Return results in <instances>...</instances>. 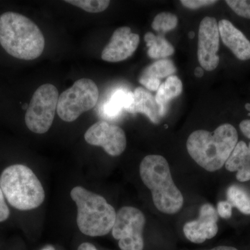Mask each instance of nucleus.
<instances>
[{
	"mask_svg": "<svg viewBox=\"0 0 250 250\" xmlns=\"http://www.w3.org/2000/svg\"><path fill=\"white\" fill-rule=\"evenodd\" d=\"M236 128L230 123L220 125L213 132L197 130L189 136L187 147L189 155L199 166L209 172L225 165L238 142Z\"/></svg>",
	"mask_w": 250,
	"mask_h": 250,
	"instance_id": "nucleus-1",
	"label": "nucleus"
},
{
	"mask_svg": "<svg viewBox=\"0 0 250 250\" xmlns=\"http://www.w3.org/2000/svg\"><path fill=\"white\" fill-rule=\"evenodd\" d=\"M0 45L10 55L31 61L39 58L45 48V38L37 24L14 12L0 16Z\"/></svg>",
	"mask_w": 250,
	"mask_h": 250,
	"instance_id": "nucleus-2",
	"label": "nucleus"
},
{
	"mask_svg": "<svg viewBox=\"0 0 250 250\" xmlns=\"http://www.w3.org/2000/svg\"><path fill=\"white\" fill-rule=\"evenodd\" d=\"M140 175L152 192L153 202L158 210L166 214H174L180 210L183 207V195L174 183L165 158L146 156L140 165Z\"/></svg>",
	"mask_w": 250,
	"mask_h": 250,
	"instance_id": "nucleus-3",
	"label": "nucleus"
},
{
	"mask_svg": "<svg viewBox=\"0 0 250 250\" xmlns=\"http://www.w3.org/2000/svg\"><path fill=\"white\" fill-rule=\"evenodd\" d=\"M70 196L76 203L77 224L81 232L97 237L105 236L111 231L116 212L104 197L82 187L73 188Z\"/></svg>",
	"mask_w": 250,
	"mask_h": 250,
	"instance_id": "nucleus-4",
	"label": "nucleus"
},
{
	"mask_svg": "<svg viewBox=\"0 0 250 250\" xmlns=\"http://www.w3.org/2000/svg\"><path fill=\"white\" fill-rule=\"evenodd\" d=\"M0 188L8 202L18 210L34 209L45 200V190L40 181L29 167L22 164L3 170Z\"/></svg>",
	"mask_w": 250,
	"mask_h": 250,
	"instance_id": "nucleus-5",
	"label": "nucleus"
},
{
	"mask_svg": "<svg viewBox=\"0 0 250 250\" xmlns=\"http://www.w3.org/2000/svg\"><path fill=\"white\" fill-rule=\"evenodd\" d=\"M98 85L89 79L76 81L68 89L61 94L57 112L62 121L71 123L83 113L95 107L98 102Z\"/></svg>",
	"mask_w": 250,
	"mask_h": 250,
	"instance_id": "nucleus-6",
	"label": "nucleus"
},
{
	"mask_svg": "<svg viewBox=\"0 0 250 250\" xmlns=\"http://www.w3.org/2000/svg\"><path fill=\"white\" fill-rule=\"evenodd\" d=\"M59 94L55 85H41L28 106L25 123L28 129L36 134H45L50 129L57 111Z\"/></svg>",
	"mask_w": 250,
	"mask_h": 250,
	"instance_id": "nucleus-7",
	"label": "nucleus"
},
{
	"mask_svg": "<svg viewBox=\"0 0 250 250\" xmlns=\"http://www.w3.org/2000/svg\"><path fill=\"white\" fill-rule=\"evenodd\" d=\"M145 225V215L138 208L125 207L118 210L111 231L121 250H143Z\"/></svg>",
	"mask_w": 250,
	"mask_h": 250,
	"instance_id": "nucleus-8",
	"label": "nucleus"
},
{
	"mask_svg": "<svg viewBox=\"0 0 250 250\" xmlns=\"http://www.w3.org/2000/svg\"><path fill=\"white\" fill-rule=\"evenodd\" d=\"M218 22L213 17H205L199 27L197 58L202 68L214 70L220 63L218 55L220 47Z\"/></svg>",
	"mask_w": 250,
	"mask_h": 250,
	"instance_id": "nucleus-9",
	"label": "nucleus"
},
{
	"mask_svg": "<svg viewBox=\"0 0 250 250\" xmlns=\"http://www.w3.org/2000/svg\"><path fill=\"white\" fill-rule=\"evenodd\" d=\"M84 139L88 144L103 147L112 156L121 155L126 147V135L123 129L105 121H99L90 126L85 133Z\"/></svg>",
	"mask_w": 250,
	"mask_h": 250,
	"instance_id": "nucleus-10",
	"label": "nucleus"
},
{
	"mask_svg": "<svg viewBox=\"0 0 250 250\" xmlns=\"http://www.w3.org/2000/svg\"><path fill=\"white\" fill-rule=\"evenodd\" d=\"M140 36L131 32V28L121 27L113 32L109 42L102 52L105 62H123L133 55L139 45Z\"/></svg>",
	"mask_w": 250,
	"mask_h": 250,
	"instance_id": "nucleus-11",
	"label": "nucleus"
},
{
	"mask_svg": "<svg viewBox=\"0 0 250 250\" xmlns=\"http://www.w3.org/2000/svg\"><path fill=\"white\" fill-rule=\"evenodd\" d=\"M218 215L213 206L209 204L202 205L198 218L184 226V235L187 239L200 244L206 240L213 238L218 231Z\"/></svg>",
	"mask_w": 250,
	"mask_h": 250,
	"instance_id": "nucleus-12",
	"label": "nucleus"
},
{
	"mask_svg": "<svg viewBox=\"0 0 250 250\" xmlns=\"http://www.w3.org/2000/svg\"><path fill=\"white\" fill-rule=\"evenodd\" d=\"M220 37L225 47L242 62L250 61V39L231 21L222 19L218 22Z\"/></svg>",
	"mask_w": 250,
	"mask_h": 250,
	"instance_id": "nucleus-13",
	"label": "nucleus"
},
{
	"mask_svg": "<svg viewBox=\"0 0 250 250\" xmlns=\"http://www.w3.org/2000/svg\"><path fill=\"white\" fill-rule=\"evenodd\" d=\"M134 93V101L126 111L132 114L142 113L148 117L154 124H159L162 118L160 107L156 103L155 97L142 87H138Z\"/></svg>",
	"mask_w": 250,
	"mask_h": 250,
	"instance_id": "nucleus-14",
	"label": "nucleus"
},
{
	"mask_svg": "<svg viewBox=\"0 0 250 250\" xmlns=\"http://www.w3.org/2000/svg\"><path fill=\"white\" fill-rule=\"evenodd\" d=\"M183 90L182 81L175 75L167 77L164 83H161L156 93L155 100L160 107L161 114L166 113V105L172 99L177 98Z\"/></svg>",
	"mask_w": 250,
	"mask_h": 250,
	"instance_id": "nucleus-15",
	"label": "nucleus"
},
{
	"mask_svg": "<svg viewBox=\"0 0 250 250\" xmlns=\"http://www.w3.org/2000/svg\"><path fill=\"white\" fill-rule=\"evenodd\" d=\"M134 101V93L129 90L120 89L111 95L104 105L103 112L108 118H115L122 110L127 109Z\"/></svg>",
	"mask_w": 250,
	"mask_h": 250,
	"instance_id": "nucleus-16",
	"label": "nucleus"
},
{
	"mask_svg": "<svg viewBox=\"0 0 250 250\" xmlns=\"http://www.w3.org/2000/svg\"><path fill=\"white\" fill-rule=\"evenodd\" d=\"M144 40L148 47L147 54L152 59H164L172 55L174 49L164 35L156 36L152 32L146 33Z\"/></svg>",
	"mask_w": 250,
	"mask_h": 250,
	"instance_id": "nucleus-17",
	"label": "nucleus"
},
{
	"mask_svg": "<svg viewBox=\"0 0 250 250\" xmlns=\"http://www.w3.org/2000/svg\"><path fill=\"white\" fill-rule=\"evenodd\" d=\"M225 167L229 172H235L250 166V142L247 144L240 141L237 143L232 153L225 164Z\"/></svg>",
	"mask_w": 250,
	"mask_h": 250,
	"instance_id": "nucleus-18",
	"label": "nucleus"
},
{
	"mask_svg": "<svg viewBox=\"0 0 250 250\" xmlns=\"http://www.w3.org/2000/svg\"><path fill=\"white\" fill-rule=\"evenodd\" d=\"M176 72L177 68L172 61L169 59H161L144 69L140 77H149L160 80L164 77L172 76Z\"/></svg>",
	"mask_w": 250,
	"mask_h": 250,
	"instance_id": "nucleus-19",
	"label": "nucleus"
},
{
	"mask_svg": "<svg viewBox=\"0 0 250 250\" xmlns=\"http://www.w3.org/2000/svg\"><path fill=\"white\" fill-rule=\"evenodd\" d=\"M228 202L241 213L250 215V197L244 188L237 185L231 186L228 192Z\"/></svg>",
	"mask_w": 250,
	"mask_h": 250,
	"instance_id": "nucleus-20",
	"label": "nucleus"
},
{
	"mask_svg": "<svg viewBox=\"0 0 250 250\" xmlns=\"http://www.w3.org/2000/svg\"><path fill=\"white\" fill-rule=\"evenodd\" d=\"M178 24V18L170 13H161L154 18L152 28L161 35L172 31Z\"/></svg>",
	"mask_w": 250,
	"mask_h": 250,
	"instance_id": "nucleus-21",
	"label": "nucleus"
},
{
	"mask_svg": "<svg viewBox=\"0 0 250 250\" xmlns=\"http://www.w3.org/2000/svg\"><path fill=\"white\" fill-rule=\"evenodd\" d=\"M65 2L76 6L92 14L103 12L107 9L110 4L108 0H67Z\"/></svg>",
	"mask_w": 250,
	"mask_h": 250,
	"instance_id": "nucleus-22",
	"label": "nucleus"
},
{
	"mask_svg": "<svg viewBox=\"0 0 250 250\" xmlns=\"http://www.w3.org/2000/svg\"><path fill=\"white\" fill-rule=\"evenodd\" d=\"M225 3L233 14L250 21V0H226Z\"/></svg>",
	"mask_w": 250,
	"mask_h": 250,
	"instance_id": "nucleus-23",
	"label": "nucleus"
},
{
	"mask_svg": "<svg viewBox=\"0 0 250 250\" xmlns=\"http://www.w3.org/2000/svg\"><path fill=\"white\" fill-rule=\"evenodd\" d=\"M218 1L215 0H182L181 3L185 7L190 9H197L202 6H210Z\"/></svg>",
	"mask_w": 250,
	"mask_h": 250,
	"instance_id": "nucleus-24",
	"label": "nucleus"
},
{
	"mask_svg": "<svg viewBox=\"0 0 250 250\" xmlns=\"http://www.w3.org/2000/svg\"><path fill=\"white\" fill-rule=\"evenodd\" d=\"M217 213L221 218H230L232 215V206L228 201L219 202L217 206Z\"/></svg>",
	"mask_w": 250,
	"mask_h": 250,
	"instance_id": "nucleus-25",
	"label": "nucleus"
},
{
	"mask_svg": "<svg viewBox=\"0 0 250 250\" xmlns=\"http://www.w3.org/2000/svg\"><path fill=\"white\" fill-rule=\"evenodd\" d=\"M139 82L141 84L144 85L147 90L151 91H157L161 84L160 80L149 77H139Z\"/></svg>",
	"mask_w": 250,
	"mask_h": 250,
	"instance_id": "nucleus-26",
	"label": "nucleus"
},
{
	"mask_svg": "<svg viewBox=\"0 0 250 250\" xmlns=\"http://www.w3.org/2000/svg\"><path fill=\"white\" fill-rule=\"evenodd\" d=\"M9 216L10 210L5 202L4 194L0 188V223L7 220Z\"/></svg>",
	"mask_w": 250,
	"mask_h": 250,
	"instance_id": "nucleus-27",
	"label": "nucleus"
},
{
	"mask_svg": "<svg viewBox=\"0 0 250 250\" xmlns=\"http://www.w3.org/2000/svg\"><path fill=\"white\" fill-rule=\"evenodd\" d=\"M237 180L241 182H248L250 180V166L244 167L241 170L237 171Z\"/></svg>",
	"mask_w": 250,
	"mask_h": 250,
	"instance_id": "nucleus-28",
	"label": "nucleus"
},
{
	"mask_svg": "<svg viewBox=\"0 0 250 250\" xmlns=\"http://www.w3.org/2000/svg\"><path fill=\"white\" fill-rule=\"evenodd\" d=\"M239 129L242 134L250 140V119L242 120L239 123Z\"/></svg>",
	"mask_w": 250,
	"mask_h": 250,
	"instance_id": "nucleus-29",
	"label": "nucleus"
},
{
	"mask_svg": "<svg viewBox=\"0 0 250 250\" xmlns=\"http://www.w3.org/2000/svg\"><path fill=\"white\" fill-rule=\"evenodd\" d=\"M77 250H98L93 246V244L90 243H82L80 246H79Z\"/></svg>",
	"mask_w": 250,
	"mask_h": 250,
	"instance_id": "nucleus-30",
	"label": "nucleus"
},
{
	"mask_svg": "<svg viewBox=\"0 0 250 250\" xmlns=\"http://www.w3.org/2000/svg\"><path fill=\"white\" fill-rule=\"evenodd\" d=\"M195 77L200 78V77H203L204 75V70L202 67H197L195 70Z\"/></svg>",
	"mask_w": 250,
	"mask_h": 250,
	"instance_id": "nucleus-31",
	"label": "nucleus"
},
{
	"mask_svg": "<svg viewBox=\"0 0 250 250\" xmlns=\"http://www.w3.org/2000/svg\"><path fill=\"white\" fill-rule=\"evenodd\" d=\"M238 250L236 248H233V247H229V246H218L216 247V248H213L211 250Z\"/></svg>",
	"mask_w": 250,
	"mask_h": 250,
	"instance_id": "nucleus-32",
	"label": "nucleus"
},
{
	"mask_svg": "<svg viewBox=\"0 0 250 250\" xmlns=\"http://www.w3.org/2000/svg\"><path fill=\"white\" fill-rule=\"evenodd\" d=\"M41 250H56L55 248H54V247L51 246V245H48V246H46L45 247H44L42 249H41Z\"/></svg>",
	"mask_w": 250,
	"mask_h": 250,
	"instance_id": "nucleus-33",
	"label": "nucleus"
},
{
	"mask_svg": "<svg viewBox=\"0 0 250 250\" xmlns=\"http://www.w3.org/2000/svg\"><path fill=\"white\" fill-rule=\"evenodd\" d=\"M189 39H192L194 37H195V32H193V31H190V32H189Z\"/></svg>",
	"mask_w": 250,
	"mask_h": 250,
	"instance_id": "nucleus-34",
	"label": "nucleus"
}]
</instances>
